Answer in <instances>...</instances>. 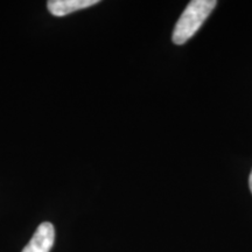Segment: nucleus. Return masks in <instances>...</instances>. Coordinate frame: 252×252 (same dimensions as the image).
<instances>
[{"label":"nucleus","mask_w":252,"mask_h":252,"mask_svg":"<svg viewBox=\"0 0 252 252\" xmlns=\"http://www.w3.org/2000/svg\"><path fill=\"white\" fill-rule=\"evenodd\" d=\"M216 4V0H193L189 2L173 31V42L175 45H184L191 39L212 13Z\"/></svg>","instance_id":"nucleus-1"},{"label":"nucleus","mask_w":252,"mask_h":252,"mask_svg":"<svg viewBox=\"0 0 252 252\" xmlns=\"http://www.w3.org/2000/svg\"><path fill=\"white\" fill-rule=\"evenodd\" d=\"M98 2V0H49L47 2V7L54 17H64L81 9L91 7Z\"/></svg>","instance_id":"nucleus-3"},{"label":"nucleus","mask_w":252,"mask_h":252,"mask_svg":"<svg viewBox=\"0 0 252 252\" xmlns=\"http://www.w3.org/2000/svg\"><path fill=\"white\" fill-rule=\"evenodd\" d=\"M249 186H250V190H251V193H252V171H251L250 178H249Z\"/></svg>","instance_id":"nucleus-4"},{"label":"nucleus","mask_w":252,"mask_h":252,"mask_svg":"<svg viewBox=\"0 0 252 252\" xmlns=\"http://www.w3.org/2000/svg\"><path fill=\"white\" fill-rule=\"evenodd\" d=\"M55 242V229L50 222H43L37 226L30 243L23 252H49Z\"/></svg>","instance_id":"nucleus-2"}]
</instances>
